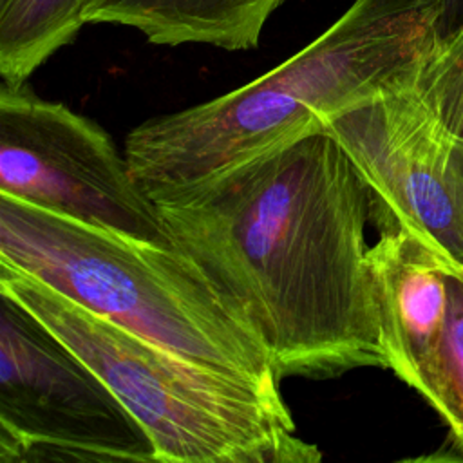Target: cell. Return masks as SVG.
Returning <instances> with one entry per match:
<instances>
[{
  "label": "cell",
  "instance_id": "obj_6",
  "mask_svg": "<svg viewBox=\"0 0 463 463\" xmlns=\"http://www.w3.org/2000/svg\"><path fill=\"white\" fill-rule=\"evenodd\" d=\"M0 194L81 224L172 244L110 136L27 85L0 87Z\"/></svg>",
  "mask_w": 463,
  "mask_h": 463
},
{
  "label": "cell",
  "instance_id": "obj_2",
  "mask_svg": "<svg viewBox=\"0 0 463 463\" xmlns=\"http://www.w3.org/2000/svg\"><path fill=\"white\" fill-rule=\"evenodd\" d=\"M418 0H354L318 38L257 80L154 116L123 145L139 186H188L293 143L360 101L414 78L436 42Z\"/></svg>",
  "mask_w": 463,
  "mask_h": 463
},
{
  "label": "cell",
  "instance_id": "obj_3",
  "mask_svg": "<svg viewBox=\"0 0 463 463\" xmlns=\"http://www.w3.org/2000/svg\"><path fill=\"white\" fill-rule=\"evenodd\" d=\"M0 260L188 360L280 383L248 322L175 244L81 224L0 194Z\"/></svg>",
  "mask_w": 463,
  "mask_h": 463
},
{
  "label": "cell",
  "instance_id": "obj_11",
  "mask_svg": "<svg viewBox=\"0 0 463 463\" xmlns=\"http://www.w3.org/2000/svg\"><path fill=\"white\" fill-rule=\"evenodd\" d=\"M445 420L463 458V266L449 269L445 326L430 364L416 389Z\"/></svg>",
  "mask_w": 463,
  "mask_h": 463
},
{
  "label": "cell",
  "instance_id": "obj_12",
  "mask_svg": "<svg viewBox=\"0 0 463 463\" xmlns=\"http://www.w3.org/2000/svg\"><path fill=\"white\" fill-rule=\"evenodd\" d=\"M412 85L441 125L463 143V24L434 42Z\"/></svg>",
  "mask_w": 463,
  "mask_h": 463
},
{
  "label": "cell",
  "instance_id": "obj_8",
  "mask_svg": "<svg viewBox=\"0 0 463 463\" xmlns=\"http://www.w3.org/2000/svg\"><path fill=\"white\" fill-rule=\"evenodd\" d=\"M450 264L449 257L403 228L380 232L369 248L387 369L414 391L441 338Z\"/></svg>",
  "mask_w": 463,
  "mask_h": 463
},
{
  "label": "cell",
  "instance_id": "obj_1",
  "mask_svg": "<svg viewBox=\"0 0 463 463\" xmlns=\"http://www.w3.org/2000/svg\"><path fill=\"white\" fill-rule=\"evenodd\" d=\"M150 199L172 244L241 313L280 380L387 369L371 195L329 130Z\"/></svg>",
  "mask_w": 463,
  "mask_h": 463
},
{
  "label": "cell",
  "instance_id": "obj_9",
  "mask_svg": "<svg viewBox=\"0 0 463 463\" xmlns=\"http://www.w3.org/2000/svg\"><path fill=\"white\" fill-rule=\"evenodd\" d=\"M284 0H87L85 24L134 27L157 45L206 43L226 51L259 45Z\"/></svg>",
  "mask_w": 463,
  "mask_h": 463
},
{
  "label": "cell",
  "instance_id": "obj_5",
  "mask_svg": "<svg viewBox=\"0 0 463 463\" xmlns=\"http://www.w3.org/2000/svg\"><path fill=\"white\" fill-rule=\"evenodd\" d=\"M0 461L157 463L112 389L31 311L0 293Z\"/></svg>",
  "mask_w": 463,
  "mask_h": 463
},
{
  "label": "cell",
  "instance_id": "obj_4",
  "mask_svg": "<svg viewBox=\"0 0 463 463\" xmlns=\"http://www.w3.org/2000/svg\"><path fill=\"white\" fill-rule=\"evenodd\" d=\"M9 295L61 338L134 414L157 463H315L279 387L188 360L0 260Z\"/></svg>",
  "mask_w": 463,
  "mask_h": 463
},
{
  "label": "cell",
  "instance_id": "obj_7",
  "mask_svg": "<svg viewBox=\"0 0 463 463\" xmlns=\"http://www.w3.org/2000/svg\"><path fill=\"white\" fill-rule=\"evenodd\" d=\"M412 80L340 112L324 128L367 183L378 232L403 228L463 266V143Z\"/></svg>",
  "mask_w": 463,
  "mask_h": 463
},
{
  "label": "cell",
  "instance_id": "obj_10",
  "mask_svg": "<svg viewBox=\"0 0 463 463\" xmlns=\"http://www.w3.org/2000/svg\"><path fill=\"white\" fill-rule=\"evenodd\" d=\"M87 0H0V76L22 87L80 33Z\"/></svg>",
  "mask_w": 463,
  "mask_h": 463
},
{
  "label": "cell",
  "instance_id": "obj_13",
  "mask_svg": "<svg viewBox=\"0 0 463 463\" xmlns=\"http://www.w3.org/2000/svg\"><path fill=\"white\" fill-rule=\"evenodd\" d=\"M430 14L436 38H445L463 24V0H418Z\"/></svg>",
  "mask_w": 463,
  "mask_h": 463
}]
</instances>
